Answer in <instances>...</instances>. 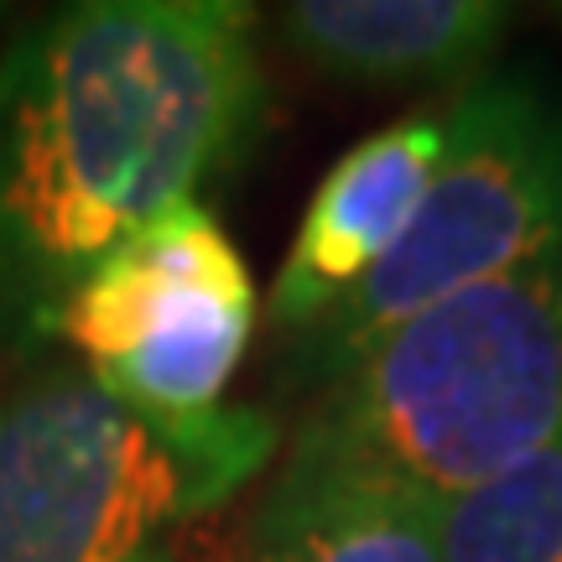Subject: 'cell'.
Instances as JSON below:
<instances>
[{"instance_id":"1","label":"cell","mask_w":562,"mask_h":562,"mask_svg":"<svg viewBox=\"0 0 562 562\" xmlns=\"http://www.w3.org/2000/svg\"><path fill=\"white\" fill-rule=\"evenodd\" d=\"M266 74L229 0H83L0 53V328L58 334L136 229L245 151Z\"/></svg>"},{"instance_id":"2","label":"cell","mask_w":562,"mask_h":562,"mask_svg":"<svg viewBox=\"0 0 562 562\" xmlns=\"http://www.w3.org/2000/svg\"><path fill=\"white\" fill-rule=\"evenodd\" d=\"M562 432V240L385 334L318 391L286 453L453 501Z\"/></svg>"},{"instance_id":"3","label":"cell","mask_w":562,"mask_h":562,"mask_svg":"<svg viewBox=\"0 0 562 562\" xmlns=\"http://www.w3.org/2000/svg\"><path fill=\"white\" fill-rule=\"evenodd\" d=\"M562 240V94L531 68L469 83L448 104V146L406 224L349 297L297 334L292 375L323 391L385 334Z\"/></svg>"},{"instance_id":"4","label":"cell","mask_w":562,"mask_h":562,"mask_svg":"<svg viewBox=\"0 0 562 562\" xmlns=\"http://www.w3.org/2000/svg\"><path fill=\"white\" fill-rule=\"evenodd\" d=\"M250 328V266L199 199L167 209L104 256L58 318L104 396L161 438L220 417Z\"/></svg>"},{"instance_id":"5","label":"cell","mask_w":562,"mask_h":562,"mask_svg":"<svg viewBox=\"0 0 562 562\" xmlns=\"http://www.w3.org/2000/svg\"><path fill=\"white\" fill-rule=\"evenodd\" d=\"M199 516L182 463L89 370L0 391V562H167Z\"/></svg>"},{"instance_id":"6","label":"cell","mask_w":562,"mask_h":562,"mask_svg":"<svg viewBox=\"0 0 562 562\" xmlns=\"http://www.w3.org/2000/svg\"><path fill=\"white\" fill-rule=\"evenodd\" d=\"M448 146V110L406 115L349 146L297 224L266 318L277 334H307L396 250Z\"/></svg>"},{"instance_id":"7","label":"cell","mask_w":562,"mask_h":562,"mask_svg":"<svg viewBox=\"0 0 562 562\" xmlns=\"http://www.w3.org/2000/svg\"><path fill=\"white\" fill-rule=\"evenodd\" d=\"M510 11L490 0H292L277 37L328 79L453 83L501 47Z\"/></svg>"},{"instance_id":"8","label":"cell","mask_w":562,"mask_h":562,"mask_svg":"<svg viewBox=\"0 0 562 562\" xmlns=\"http://www.w3.org/2000/svg\"><path fill=\"white\" fill-rule=\"evenodd\" d=\"M245 562H442L438 510L334 463L286 453L245 526Z\"/></svg>"},{"instance_id":"9","label":"cell","mask_w":562,"mask_h":562,"mask_svg":"<svg viewBox=\"0 0 562 562\" xmlns=\"http://www.w3.org/2000/svg\"><path fill=\"white\" fill-rule=\"evenodd\" d=\"M442 562H562V432L438 505Z\"/></svg>"}]
</instances>
